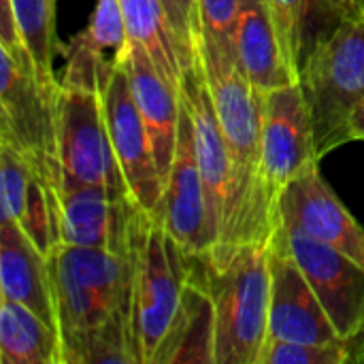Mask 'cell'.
Instances as JSON below:
<instances>
[{"mask_svg": "<svg viewBox=\"0 0 364 364\" xmlns=\"http://www.w3.org/2000/svg\"><path fill=\"white\" fill-rule=\"evenodd\" d=\"M0 294L58 331L49 260L9 218L0 224Z\"/></svg>", "mask_w": 364, "mask_h": 364, "instance_id": "obj_18", "label": "cell"}, {"mask_svg": "<svg viewBox=\"0 0 364 364\" xmlns=\"http://www.w3.org/2000/svg\"><path fill=\"white\" fill-rule=\"evenodd\" d=\"M277 211L279 220L299 226L364 267V228L322 179L318 164L286 186Z\"/></svg>", "mask_w": 364, "mask_h": 364, "instance_id": "obj_14", "label": "cell"}, {"mask_svg": "<svg viewBox=\"0 0 364 364\" xmlns=\"http://www.w3.org/2000/svg\"><path fill=\"white\" fill-rule=\"evenodd\" d=\"M60 243L126 256L147 237L154 215L132 194L105 186L62 183L58 192Z\"/></svg>", "mask_w": 364, "mask_h": 364, "instance_id": "obj_8", "label": "cell"}, {"mask_svg": "<svg viewBox=\"0 0 364 364\" xmlns=\"http://www.w3.org/2000/svg\"><path fill=\"white\" fill-rule=\"evenodd\" d=\"M196 49L228 151L222 237L218 250L207 256L209 262H218L243 245H269L279 222L269 209L260 183L262 94L243 75L232 38L200 28Z\"/></svg>", "mask_w": 364, "mask_h": 364, "instance_id": "obj_2", "label": "cell"}, {"mask_svg": "<svg viewBox=\"0 0 364 364\" xmlns=\"http://www.w3.org/2000/svg\"><path fill=\"white\" fill-rule=\"evenodd\" d=\"M119 6L128 38L147 51L154 66L175 90H181L183 62L179 58L162 0H119Z\"/></svg>", "mask_w": 364, "mask_h": 364, "instance_id": "obj_22", "label": "cell"}, {"mask_svg": "<svg viewBox=\"0 0 364 364\" xmlns=\"http://www.w3.org/2000/svg\"><path fill=\"white\" fill-rule=\"evenodd\" d=\"M102 92L96 85L60 81L58 158L62 183L105 186L113 192L130 194L109 139Z\"/></svg>", "mask_w": 364, "mask_h": 364, "instance_id": "obj_6", "label": "cell"}, {"mask_svg": "<svg viewBox=\"0 0 364 364\" xmlns=\"http://www.w3.org/2000/svg\"><path fill=\"white\" fill-rule=\"evenodd\" d=\"M348 352H350V363H364V326L358 335L348 339Z\"/></svg>", "mask_w": 364, "mask_h": 364, "instance_id": "obj_29", "label": "cell"}, {"mask_svg": "<svg viewBox=\"0 0 364 364\" xmlns=\"http://www.w3.org/2000/svg\"><path fill=\"white\" fill-rule=\"evenodd\" d=\"M141 245L119 256L58 243L47 256L62 364H139L134 284Z\"/></svg>", "mask_w": 364, "mask_h": 364, "instance_id": "obj_1", "label": "cell"}, {"mask_svg": "<svg viewBox=\"0 0 364 364\" xmlns=\"http://www.w3.org/2000/svg\"><path fill=\"white\" fill-rule=\"evenodd\" d=\"M58 96L55 77H45L23 41L0 45V143L15 147L60 192L58 158Z\"/></svg>", "mask_w": 364, "mask_h": 364, "instance_id": "obj_5", "label": "cell"}, {"mask_svg": "<svg viewBox=\"0 0 364 364\" xmlns=\"http://www.w3.org/2000/svg\"><path fill=\"white\" fill-rule=\"evenodd\" d=\"M175 45L179 51V58L183 62V70L194 64L198 49V32H200V19H198V2L196 0H162Z\"/></svg>", "mask_w": 364, "mask_h": 364, "instance_id": "obj_27", "label": "cell"}, {"mask_svg": "<svg viewBox=\"0 0 364 364\" xmlns=\"http://www.w3.org/2000/svg\"><path fill=\"white\" fill-rule=\"evenodd\" d=\"M324 6H328L331 11L343 15V17H350V0H320Z\"/></svg>", "mask_w": 364, "mask_h": 364, "instance_id": "obj_31", "label": "cell"}, {"mask_svg": "<svg viewBox=\"0 0 364 364\" xmlns=\"http://www.w3.org/2000/svg\"><path fill=\"white\" fill-rule=\"evenodd\" d=\"M350 134H352V141H364V107L354 115Z\"/></svg>", "mask_w": 364, "mask_h": 364, "instance_id": "obj_30", "label": "cell"}, {"mask_svg": "<svg viewBox=\"0 0 364 364\" xmlns=\"http://www.w3.org/2000/svg\"><path fill=\"white\" fill-rule=\"evenodd\" d=\"M175 363L215 364V309L203 277L200 258H192V273L179 314L154 358V364Z\"/></svg>", "mask_w": 364, "mask_h": 364, "instance_id": "obj_20", "label": "cell"}, {"mask_svg": "<svg viewBox=\"0 0 364 364\" xmlns=\"http://www.w3.org/2000/svg\"><path fill=\"white\" fill-rule=\"evenodd\" d=\"M154 218L162 222V226L168 230L175 243L190 258H207L213 252L207 194L198 166V156H196L194 122L183 96H181L175 160L171 166L168 181L164 183L160 207Z\"/></svg>", "mask_w": 364, "mask_h": 364, "instance_id": "obj_11", "label": "cell"}, {"mask_svg": "<svg viewBox=\"0 0 364 364\" xmlns=\"http://www.w3.org/2000/svg\"><path fill=\"white\" fill-rule=\"evenodd\" d=\"M350 363L348 341L339 343H296L267 339L258 364H343Z\"/></svg>", "mask_w": 364, "mask_h": 364, "instance_id": "obj_26", "label": "cell"}, {"mask_svg": "<svg viewBox=\"0 0 364 364\" xmlns=\"http://www.w3.org/2000/svg\"><path fill=\"white\" fill-rule=\"evenodd\" d=\"M124 64L128 68L130 90L143 124L149 134L151 151L156 166L162 179V186L168 181L171 166L175 160L177 136H179V115H181V96L154 66L147 51L132 43L128 45Z\"/></svg>", "mask_w": 364, "mask_h": 364, "instance_id": "obj_17", "label": "cell"}, {"mask_svg": "<svg viewBox=\"0 0 364 364\" xmlns=\"http://www.w3.org/2000/svg\"><path fill=\"white\" fill-rule=\"evenodd\" d=\"M0 363L62 364L60 333L28 307L0 296Z\"/></svg>", "mask_w": 364, "mask_h": 364, "instance_id": "obj_21", "label": "cell"}, {"mask_svg": "<svg viewBox=\"0 0 364 364\" xmlns=\"http://www.w3.org/2000/svg\"><path fill=\"white\" fill-rule=\"evenodd\" d=\"M232 41L243 75L260 94L296 83L267 0H241Z\"/></svg>", "mask_w": 364, "mask_h": 364, "instance_id": "obj_19", "label": "cell"}, {"mask_svg": "<svg viewBox=\"0 0 364 364\" xmlns=\"http://www.w3.org/2000/svg\"><path fill=\"white\" fill-rule=\"evenodd\" d=\"M200 28L215 34L232 38L241 0H196Z\"/></svg>", "mask_w": 364, "mask_h": 364, "instance_id": "obj_28", "label": "cell"}, {"mask_svg": "<svg viewBox=\"0 0 364 364\" xmlns=\"http://www.w3.org/2000/svg\"><path fill=\"white\" fill-rule=\"evenodd\" d=\"M314 128L301 83L262 94L260 183L269 209L279 222V198L286 186L318 164Z\"/></svg>", "mask_w": 364, "mask_h": 364, "instance_id": "obj_10", "label": "cell"}, {"mask_svg": "<svg viewBox=\"0 0 364 364\" xmlns=\"http://www.w3.org/2000/svg\"><path fill=\"white\" fill-rule=\"evenodd\" d=\"M299 83L311 117L316 156L352 141L354 115L364 107V17H341L320 32Z\"/></svg>", "mask_w": 364, "mask_h": 364, "instance_id": "obj_3", "label": "cell"}, {"mask_svg": "<svg viewBox=\"0 0 364 364\" xmlns=\"http://www.w3.org/2000/svg\"><path fill=\"white\" fill-rule=\"evenodd\" d=\"M13 9L21 41L32 53L36 68L45 77H53L55 0H13Z\"/></svg>", "mask_w": 364, "mask_h": 364, "instance_id": "obj_25", "label": "cell"}, {"mask_svg": "<svg viewBox=\"0 0 364 364\" xmlns=\"http://www.w3.org/2000/svg\"><path fill=\"white\" fill-rule=\"evenodd\" d=\"M179 92L183 100L188 102V109L194 122L196 156H198V166H200V175L205 183L207 211H209L213 252H215L220 245V237H222L224 209H226V196H228V151H226V139H224V132L215 113V105L207 85L200 55H196L194 64L183 70Z\"/></svg>", "mask_w": 364, "mask_h": 364, "instance_id": "obj_15", "label": "cell"}, {"mask_svg": "<svg viewBox=\"0 0 364 364\" xmlns=\"http://www.w3.org/2000/svg\"><path fill=\"white\" fill-rule=\"evenodd\" d=\"M350 17H364V0H350Z\"/></svg>", "mask_w": 364, "mask_h": 364, "instance_id": "obj_32", "label": "cell"}, {"mask_svg": "<svg viewBox=\"0 0 364 364\" xmlns=\"http://www.w3.org/2000/svg\"><path fill=\"white\" fill-rule=\"evenodd\" d=\"M102 105L109 139L128 190L147 213L156 215L164 186L156 166L147 128L130 90L124 60L113 68V75L102 92Z\"/></svg>", "mask_w": 364, "mask_h": 364, "instance_id": "obj_12", "label": "cell"}, {"mask_svg": "<svg viewBox=\"0 0 364 364\" xmlns=\"http://www.w3.org/2000/svg\"><path fill=\"white\" fill-rule=\"evenodd\" d=\"M2 218L13 220L43 256L60 243L58 192L9 143H0Z\"/></svg>", "mask_w": 364, "mask_h": 364, "instance_id": "obj_16", "label": "cell"}, {"mask_svg": "<svg viewBox=\"0 0 364 364\" xmlns=\"http://www.w3.org/2000/svg\"><path fill=\"white\" fill-rule=\"evenodd\" d=\"M192 258L175 243L160 220L141 245L134 284V341L139 364H154L181 307Z\"/></svg>", "mask_w": 364, "mask_h": 364, "instance_id": "obj_7", "label": "cell"}, {"mask_svg": "<svg viewBox=\"0 0 364 364\" xmlns=\"http://www.w3.org/2000/svg\"><path fill=\"white\" fill-rule=\"evenodd\" d=\"M73 43L92 53L100 64L115 68L126 58L130 45L119 0H96L90 26Z\"/></svg>", "mask_w": 364, "mask_h": 364, "instance_id": "obj_24", "label": "cell"}, {"mask_svg": "<svg viewBox=\"0 0 364 364\" xmlns=\"http://www.w3.org/2000/svg\"><path fill=\"white\" fill-rule=\"evenodd\" d=\"M215 309V364H258L269 339V245H243L218 262L200 258Z\"/></svg>", "mask_w": 364, "mask_h": 364, "instance_id": "obj_4", "label": "cell"}, {"mask_svg": "<svg viewBox=\"0 0 364 364\" xmlns=\"http://www.w3.org/2000/svg\"><path fill=\"white\" fill-rule=\"evenodd\" d=\"M269 243L296 262L341 339L348 341L363 331L364 267L286 220H279Z\"/></svg>", "mask_w": 364, "mask_h": 364, "instance_id": "obj_9", "label": "cell"}, {"mask_svg": "<svg viewBox=\"0 0 364 364\" xmlns=\"http://www.w3.org/2000/svg\"><path fill=\"white\" fill-rule=\"evenodd\" d=\"M267 4L275 21L288 66L299 81L307 53L314 47L318 34L322 32L314 28V13H316L314 4H322V2L320 0H267Z\"/></svg>", "mask_w": 364, "mask_h": 364, "instance_id": "obj_23", "label": "cell"}, {"mask_svg": "<svg viewBox=\"0 0 364 364\" xmlns=\"http://www.w3.org/2000/svg\"><path fill=\"white\" fill-rule=\"evenodd\" d=\"M271 269V307L269 339L296 343H339L346 341L337 333L324 305L316 296L303 271L282 250L269 243Z\"/></svg>", "mask_w": 364, "mask_h": 364, "instance_id": "obj_13", "label": "cell"}]
</instances>
